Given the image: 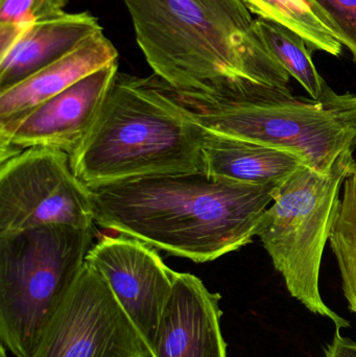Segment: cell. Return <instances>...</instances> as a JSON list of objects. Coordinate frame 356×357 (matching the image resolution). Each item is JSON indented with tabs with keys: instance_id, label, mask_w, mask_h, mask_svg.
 Listing matches in <instances>:
<instances>
[{
	"instance_id": "obj_1",
	"label": "cell",
	"mask_w": 356,
	"mask_h": 357,
	"mask_svg": "<svg viewBox=\"0 0 356 357\" xmlns=\"http://www.w3.org/2000/svg\"><path fill=\"white\" fill-rule=\"evenodd\" d=\"M280 186L198 172L87 187L98 226L203 264L252 243Z\"/></svg>"
},
{
	"instance_id": "obj_2",
	"label": "cell",
	"mask_w": 356,
	"mask_h": 357,
	"mask_svg": "<svg viewBox=\"0 0 356 357\" xmlns=\"http://www.w3.org/2000/svg\"><path fill=\"white\" fill-rule=\"evenodd\" d=\"M154 75L176 89L211 93L232 81L288 87L242 0H125Z\"/></svg>"
},
{
	"instance_id": "obj_3",
	"label": "cell",
	"mask_w": 356,
	"mask_h": 357,
	"mask_svg": "<svg viewBox=\"0 0 356 357\" xmlns=\"http://www.w3.org/2000/svg\"><path fill=\"white\" fill-rule=\"evenodd\" d=\"M158 79L163 91L206 131L292 153L322 174L355 154L356 94L351 92L336 93L330 87L314 100L294 96L288 87L240 79L199 93Z\"/></svg>"
},
{
	"instance_id": "obj_4",
	"label": "cell",
	"mask_w": 356,
	"mask_h": 357,
	"mask_svg": "<svg viewBox=\"0 0 356 357\" xmlns=\"http://www.w3.org/2000/svg\"><path fill=\"white\" fill-rule=\"evenodd\" d=\"M203 132L156 75L117 73L91 130L69 156L71 169L88 187L204 172Z\"/></svg>"
},
{
	"instance_id": "obj_5",
	"label": "cell",
	"mask_w": 356,
	"mask_h": 357,
	"mask_svg": "<svg viewBox=\"0 0 356 357\" xmlns=\"http://www.w3.org/2000/svg\"><path fill=\"white\" fill-rule=\"evenodd\" d=\"M93 227L46 225L0 236V337L31 357L92 248Z\"/></svg>"
},
{
	"instance_id": "obj_6",
	"label": "cell",
	"mask_w": 356,
	"mask_h": 357,
	"mask_svg": "<svg viewBox=\"0 0 356 357\" xmlns=\"http://www.w3.org/2000/svg\"><path fill=\"white\" fill-rule=\"evenodd\" d=\"M355 163V157L345 159L328 174L301 169L278 188L257 232L291 296L313 314L330 319L338 331L349 323L324 303L320 272L343 185Z\"/></svg>"
},
{
	"instance_id": "obj_7",
	"label": "cell",
	"mask_w": 356,
	"mask_h": 357,
	"mask_svg": "<svg viewBox=\"0 0 356 357\" xmlns=\"http://www.w3.org/2000/svg\"><path fill=\"white\" fill-rule=\"evenodd\" d=\"M90 190L62 151L29 148L1 161L0 236L46 225L93 227Z\"/></svg>"
},
{
	"instance_id": "obj_8",
	"label": "cell",
	"mask_w": 356,
	"mask_h": 357,
	"mask_svg": "<svg viewBox=\"0 0 356 357\" xmlns=\"http://www.w3.org/2000/svg\"><path fill=\"white\" fill-rule=\"evenodd\" d=\"M31 357H152L102 275L84 264Z\"/></svg>"
},
{
	"instance_id": "obj_9",
	"label": "cell",
	"mask_w": 356,
	"mask_h": 357,
	"mask_svg": "<svg viewBox=\"0 0 356 357\" xmlns=\"http://www.w3.org/2000/svg\"><path fill=\"white\" fill-rule=\"evenodd\" d=\"M114 233L100 235L88 252L86 261L102 275L153 357L176 272L163 262L156 248L135 237Z\"/></svg>"
},
{
	"instance_id": "obj_10",
	"label": "cell",
	"mask_w": 356,
	"mask_h": 357,
	"mask_svg": "<svg viewBox=\"0 0 356 357\" xmlns=\"http://www.w3.org/2000/svg\"><path fill=\"white\" fill-rule=\"evenodd\" d=\"M117 73L118 62L108 65L0 130L1 161L29 148L54 149L71 156L91 130Z\"/></svg>"
},
{
	"instance_id": "obj_11",
	"label": "cell",
	"mask_w": 356,
	"mask_h": 357,
	"mask_svg": "<svg viewBox=\"0 0 356 357\" xmlns=\"http://www.w3.org/2000/svg\"><path fill=\"white\" fill-rule=\"evenodd\" d=\"M219 301L198 277L176 272L153 357H227Z\"/></svg>"
},
{
	"instance_id": "obj_12",
	"label": "cell",
	"mask_w": 356,
	"mask_h": 357,
	"mask_svg": "<svg viewBox=\"0 0 356 357\" xmlns=\"http://www.w3.org/2000/svg\"><path fill=\"white\" fill-rule=\"evenodd\" d=\"M117 62L118 50L104 31H98L62 58L0 92V130L15 125L84 77Z\"/></svg>"
},
{
	"instance_id": "obj_13",
	"label": "cell",
	"mask_w": 356,
	"mask_h": 357,
	"mask_svg": "<svg viewBox=\"0 0 356 357\" xmlns=\"http://www.w3.org/2000/svg\"><path fill=\"white\" fill-rule=\"evenodd\" d=\"M100 31L104 29L100 21L89 12H66L37 23L0 56V92L62 58Z\"/></svg>"
},
{
	"instance_id": "obj_14",
	"label": "cell",
	"mask_w": 356,
	"mask_h": 357,
	"mask_svg": "<svg viewBox=\"0 0 356 357\" xmlns=\"http://www.w3.org/2000/svg\"><path fill=\"white\" fill-rule=\"evenodd\" d=\"M203 132L204 172L215 178L254 185H282L307 167L292 153Z\"/></svg>"
},
{
	"instance_id": "obj_15",
	"label": "cell",
	"mask_w": 356,
	"mask_h": 357,
	"mask_svg": "<svg viewBox=\"0 0 356 357\" xmlns=\"http://www.w3.org/2000/svg\"><path fill=\"white\" fill-rule=\"evenodd\" d=\"M261 41L280 66L294 77L314 100H320L330 86L316 68L313 50L298 33L284 25L263 18L255 19Z\"/></svg>"
},
{
	"instance_id": "obj_16",
	"label": "cell",
	"mask_w": 356,
	"mask_h": 357,
	"mask_svg": "<svg viewBox=\"0 0 356 357\" xmlns=\"http://www.w3.org/2000/svg\"><path fill=\"white\" fill-rule=\"evenodd\" d=\"M258 18L284 25L300 35L311 50L340 56L343 45L309 6L296 0H242Z\"/></svg>"
},
{
	"instance_id": "obj_17",
	"label": "cell",
	"mask_w": 356,
	"mask_h": 357,
	"mask_svg": "<svg viewBox=\"0 0 356 357\" xmlns=\"http://www.w3.org/2000/svg\"><path fill=\"white\" fill-rule=\"evenodd\" d=\"M330 245L340 270L349 310L356 314V163L343 185Z\"/></svg>"
},
{
	"instance_id": "obj_18",
	"label": "cell",
	"mask_w": 356,
	"mask_h": 357,
	"mask_svg": "<svg viewBox=\"0 0 356 357\" xmlns=\"http://www.w3.org/2000/svg\"><path fill=\"white\" fill-rule=\"evenodd\" d=\"M68 0H0V56L37 23L66 13Z\"/></svg>"
},
{
	"instance_id": "obj_19",
	"label": "cell",
	"mask_w": 356,
	"mask_h": 357,
	"mask_svg": "<svg viewBox=\"0 0 356 357\" xmlns=\"http://www.w3.org/2000/svg\"><path fill=\"white\" fill-rule=\"evenodd\" d=\"M332 36L346 46L356 63V0H307Z\"/></svg>"
},
{
	"instance_id": "obj_20",
	"label": "cell",
	"mask_w": 356,
	"mask_h": 357,
	"mask_svg": "<svg viewBox=\"0 0 356 357\" xmlns=\"http://www.w3.org/2000/svg\"><path fill=\"white\" fill-rule=\"evenodd\" d=\"M325 357H356V342L343 337L336 329L332 341L326 346L324 351Z\"/></svg>"
},
{
	"instance_id": "obj_21",
	"label": "cell",
	"mask_w": 356,
	"mask_h": 357,
	"mask_svg": "<svg viewBox=\"0 0 356 357\" xmlns=\"http://www.w3.org/2000/svg\"><path fill=\"white\" fill-rule=\"evenodd\" d=\"M0 357H8V354H6V348L4 347L3 344H1V346H0Z\"/></svg>"
},
{
	"instance_id": "obj_22",
	"label": "cell",
	"mask_w": 356,
	"mask_h": 357,
	"mask_svg": "<svg viewBox=\"0 0 356 357\" xmlns=\"http://www.w3.org/2000/svg\"><path fill=\"white\" fill-rule=\"evenodd\" d=\"M296 1H298L299 3L303 4V6H309V3H307V0H296Z\"/></svg>"
}]
</instances>
